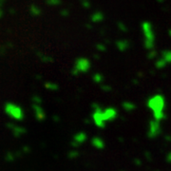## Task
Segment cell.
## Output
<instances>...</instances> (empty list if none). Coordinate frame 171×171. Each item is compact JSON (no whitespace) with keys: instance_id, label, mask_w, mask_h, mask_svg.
I'll use <instances>...</instances> for the list:
<instances>
[{"instance_id":"1","label":"cell","mask_w":171,"mask_h":171,"mask_svg":"<svg viewBox=\"0 0 171 171\" xmlns=\"http://www.w3.org/2000/svg\"><path fill=\"white\" fill-rule=\"evenodd\" d=\"M5 111L7 112L9 116L13 117V119H16V120H21L23 118V112L21 110V108L13 105V104H11V103L6 104V106H5Z\"/></svg>"},{"instance_id":"2","label":"cell","mask_w":171,"mask_h":171,"mask_svg":"<svg viewBox=\"0 0 171 171\" xmlns=\"http://www.w3.org/2000/svg\"><path fill=\"white\" fill-rule=\"evenodd\" d=\"M5 1H6V0H0V9H1V8L4 6Z\"/></svg>"},{"instance_id":"3","label":"cell","mask_w":171,"mask_h":171,"mask_svg":"<svg viewBox=\"0 0 171 171\" xmlns=\"http://www.w3.org/2000/svg\"><path fill=\"white\" fill-rule=\"evenodd\" d=\"M3 15H4V11L2 9H0V18H1Z\"/></svg>"}]
</instances>
